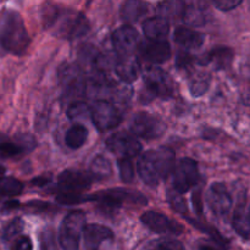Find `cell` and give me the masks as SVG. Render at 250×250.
<instances>
[{
    "instance_id": "6da1fadb",
    "label": "cell",
    "mask_w": 250,
    "mask_h": 250,
    "mask_svg": "<svg viewBox=\"0 0 250 250\" xmlns=\"http://www.w3.org/2000/svg\"><path fill=\"white\" fill-rule=\"evenodd\" d=\"M175 168V151L161 146L142 154L137 163V171L142 180L150 187H155L167 178Z\"/></svg>"
},
{
    "instance_id": "7a4b0ae2",
    "label": "cell",
    "mask_w": 250,
    "mask_h": 250,
    "mask_svg": "<svg viewBox=\"0 0 250 250\" xmlns=\"http://www.w3.org/2000/svg\"><path fill=\"white\" fill-rule=\"evenodd\" d=\"M29 45L23 19L17 11L6 9L0 15V48L9 54L22 55Z\"/></svg>"
},
{
    "instance_id": "3957f363",
    "label": "cell",
    "mask_w": 250,
    "mask_h": 250,
    "mask_svg": "<svg viewBox=\"0 0 250 250\" xmlns=\"http://www.w3.org/2000/svg\"><path fill=\"white\" fill-rule=\"evenodd\" d=\"M46 27L55 29V34L66 39H75L84 36L89 29L87 19L81 12L72 10L49 12L45 17Z\"/></svg>"
},
{
    "instance_id": "277c9868",
    "label": "cell",
    "mask_w": 250,
    "mask_h": 250,
    "mask_svg": "<svg viewBox=\"0 0 250 250\" xmlns=\"http://www.w3.org/2000/svg\"><path fill=\"white\" fill-rule=\"evenodd\" d=\"M88 202H97L99 207L104 208V210L115 211L126 204L139 205V207L146 205L148 200L138 192L124 189V188H115V189L102 190L95 194L88 195Z\"/></svg>"
},
{
    "instance_id": "5b68a950",
    "label": "cell",
    "mask_w": 250,
    "mask_h": 250,
    "mask_svg": "<svg viewBox=\"0 0 250 250\" xmlns=\"http://www.w3.org/2000/svg\"><path fill=\"white\" fill-rule=\"evenodd\" d=\"M85 229V214L82 210L68 212L59 231V243L62 250H78L81 236Z\"/></svg>"
},
{
    "instance_id": "8992f818",
    "label": "cell",
    "mask_w": 250,
    "mask_h": 250,
    "mask_svg": "<svg viewBox=\"0 0 250 250\" xmlns=\"http://www.w3.org/2000/svg\"><path fill=\"white\" fill-rule=\"evenodd\" d=\"M129 129L137 137L144 139L159 138L166 131L165 122L149 112H137L131 120Z\"/></svg>"
},
{
    "instance_id": "52a82bcc",
    "label": "cell",
    "mask_w": 250,
    "mask_h": 250,
    "mask_svg": "<svg viewBox=\"0 0 250 250\" xmlns=\"http://www.w3.org/2000/svg\"><path fill=\"white\" fill-rule=\"evenodd\" d=\"M144 85L150 97L160 99H168L175 90V84L170 76L158 67H149L144 72Z\"/></svg>"
},
{
    "instance_id": "ba28073f",
    "label": "cell",
    "mask_w": 250,
    "mask_h": 250,
    "mask_svg": "<svg viewBox=\"0 0 250 250\" xmlns=\"http://www.w3.org/2000/svg\"><path fill=\"white\" fill-rule=\"evenodd\" d=\"M173 173V190L180 194L192 189L199 181V171L195 160L190 158H185L180 160L177 166H175Z\"/></svg>"
},
{
    "instance_id": "9c48e42d",
    "label": "cell",
    "mask_w": 250,
    "mask_h": 250,
    "mask_svg": "<svg viewBox=\"0 0 250 250\" xmlns=\"http://www.w3.org/2000/svg\"><path fill=\"white\" fill-rule=\"evenodd\" d=\"M90 119L99 131L105 132L119 126L121 122V114L111 103L99 99L90 109Z\"/></svg>"
},
{
    "instance_id": "30bf717a",
    "label": "cell",
    "mask_w": 250,
    "mask_h": 250,
    "mask_svg": "<svg viewBox=\"0 0 250 250\" xmlns=\"http://www.w3.org/2000/svg\"><path fill=\"white\" fill-rule=\"evenodd\" d=\"M90 173L78 170H66L58 177V188L60 194H82L92 186Z\"/></svg>"
},
{
    "instance_id": "8fae6325",
    "label": "cell",
    "mask_w": 250,
    "mask_h": 250,
    "mask_svg": "<svg viewBox=\"0 0 250 250\" xmlns=\"http://www.w3.org/2000/svg\"><path fill=\"white\" fill-rule=\"evenodd\" d=\"M112 45L119 58L133 55L134 51L141 46V37L131 24H125L112 34Z\"/></svg>"
},
{
    "instance_id": "7c38bea8",
    "label": "cell",
    "mask_w": 250,
    "mask_h": 250,
    "mask_svg": "<svg viewBox=\"0 0 250 250\" xmlns=\"http://www.w3.org/2000/svg\"><path fill=\"white\" fill-rule=\"evenodd\" d=\"M106 146L112 154L120 156V159H132L142 151V144L136 137L119 132L106 139Z\"/></svg>"
},
{
    "instance_id": "4fadbf2b",
    "label": "cell",
    "mask_w": 250,
    "mask_h": 250,
    "mask_svg": "<svg viewBox=\"0 0 250 250\" xmlns=\"http://www.w3.org/2000/svg\"><path fill=\"white\" fill-rule=\"evenodd\" d=\"M207 203L216 216H225L232 208V197L224 183H212L208 189Z\"/></svg>"
},
{
    "instance_id": "5bb4252c",
    "label": "cell",
    "mask_w": 250,
    "mask_h": 250,
    "mask_svg": "<svg viewBox=\"0 0 250 250\" xmlns=\"http://www.w3.org/2000/svg\"><path fill=\"white\" fill-rule=\"evenodd\" d=\"M141 221L156 233H170V234H181L183 231L182 225L173 220L168 219L166 215L160 214L156 211H146L141 216Z\"/></svg>"
},
{
    "instance_id": "9a60e30c",
    "label": "cell",
    "mask_w": 250,
    "mask_h": 250,
    "mask_svg": "<svg viewBox=\"0 0 250 250\" xmlns=\"http://www.w3.org/2000/svg\"><path fill=\"white\" fill-rule=\"evenodd\" d=\"M84 247L87 250H102V247L114 239V232L100 224H89L83 231Z\"/></svg>"
},
{
    "instance_id": "2e32d148",
    "label": "cell",
    "mask_w": 250,
    "mask_h": 250,
    "mask_svg": "<svg viewBox=\"0 0 250 250\" xmlns=\"http://www.w3.org/2000/svg\"><path fill=\"white\" fill-rule=\"evenodd\" d=\"M60 80L63 84L66 94L78 97L85 93L87 89V83L84 82L81 73L80 68L75 66L67 65L65 68L60 70Z\"/></svg>"
},
{
    "instance_id": "e0dca14e",
    "label": "cell",
    "mask_w": 250,
    "mask_h": 250,
    "mask_svg": "<svg viewBox=\"0 0 250 250\" xmlns=\"http://www.w3.org/2000/svg\"><path fill=\"white\" fill-rule=\"evenodd\" d=\"M36 146V142L31 137H22L17 141H10L7 138H0V159L20 158L28 153Z\"/></svg>"
},
{
    "instance_id": "ac0fdd59",
    "label": "cell",
    "mask_w": 250,
    "mask_h": 250,
    "mask_svg": "<svg viewBox=\"0 0 250 250\" xmlns=\"http://www.w3.org/2000/svg\"><path fill=\"white\" fill-rule=\"evenodd\" d=\"M141 55L151 63L166 62L171 58V46L166 41L151 42L141 44Z\"/></svg>"
},
{
    "instance_id": "d6986e66",
    "label": "cell",
    "mask_w": 250,
    "mask_h": 250,
    "mask_svg": "<svg viewBox=\"0 0 250 250\" xmlns=\"http://www.w3.org/2000/svg\"><path fill=\"white\" fill-rule=\"evenodd\" d=\"M234 53L231 48L227 46H215L200 58L198 62L200 65H210L215 70L227 68L233 61Z\"/></svg>"
},
{
    "instance_id": "ffe728a7",
    "label": "cell",
    "mask_w": 250,
    "mask_h": 250,
    "mask_svg": "<svg viewBox=\"0 0 250 250\" xmlns=\"http://www.w3.org/2000/svg\"><path fill=\"white\" fill-rule=\"evenodd\" d=\"M114 70L120 80L124 81L125 83H132L138 78L141 73V63L133 55L122 56L116 60Z\"/></svg>"
},
{
    "instance_id": "44dd1931",
    "label": "cell",
    "mask_w": 250,
    "mask_h": 250,
    "mask_svg": "<svg viewBox=\"0 0 250 250\" xmlns=\"http://www.w3.org/2000/svg\"><path fill=\"white\" fill-rule=\"evenodd\" d=\"M183 21L189 26L199 27L209 21V11L203 2H188L185 4L182 15Z\"/></svg>"
},
{
    "instance_id": "7402d4cb",
    "label": "cell",
    "mask_w": 250,
    "mask_h": 250,
    "mask_svg": "<svg viewBox=\"0 0 250 250\" xmlns=\"http://www.w3.org/2000/svg\"><path fill=\"white\" fill-rule=\"evenodd\" d=\"M143 31L146 38L151 42H163L170 32V24L167 20L160 16L148 19L143 23Z\"/></svg>"
},
{
    "instance_id": "603a6c76",
    "label": "cell",
    "mask_w": 250,
    "mask_h": 250,
    "mask_svg": "<svg viewBox=\"0 0 250 250\" xmlns=\"http://www.w3.org/2000/svg\"><path fill=\"white\" fill-rule=\"evenodd\" d=\"M173 38L178 45L187 49V50L199 49L205 41L204 34L187 28V27H177L175 33H173Z\"/></svg>"
},
{
    "instance_id": "cb8c5ba5",
    "label": "cell",
    "mask_w": 250,
    "mask_h": 250,
    "mask_svg": "<svg viewBox=\"0 0 250 250\" xmlns=\"http://www.w3.org/2000/svg\"><path fill=\"white\" fill-rule=\"evenodd\" d=\"M233 229L242 238L250 241V207L241 204L233 215Z\"/></svg>"
},
{
    "instance_id": "d4e9b609",
    "label": "cell",
    "mask_w": 250,
    "mask_h": 250,
    "mask_svg": "<svg viewBox=\"0 0 250 250\" xmlns=\"http://www.w3.org/2000/svg\"><path fill=\"white\" fill-rule=\"evenodd\" d=\"M148 5L139 0H129L126 1L121 7V17L127 23H133L141 20L146 14Z\"/></svg>"
},
{
    "instance_id": "484cf974",
    "label": "cell",
    "mask_w": 250,
    "mask_h": 250,
    "mask_svg": "<svg viewBox=\"0 0 250 250\" xmlns=\"http://www.w3.org/2000/svg\"><path fill=\"white\" fill-rule=\"evenodd\" d=\"M88 131L82 124L73 125L65 136V143L70 149H80L87 141Z\"/></svg>"
},
{
    "instance_id": "4316f807",
    "label": "cell",
    "mask_w": 250,
    "mask_h": 250,
    "mask_svg": "<svg viewBox=\"0 0 250 250\" xmlns=\"http://www.w3.org/2000/svg\"><path fill=\"white\" fill-rule=\"evenodd\" d=\"M210 85V75L208 72H197L190 77L189 90L193 97H202L207 93Z\"/></svg>"
},
{
    "instance_id": "83f0119b",
    "label": "cell",
    "mask_w": 250,
    "mask_h": 250,
    "mask_svg": "<svg viewBox=\"0 0 250 250\" xmlns=\"http://www.w3.org/2000/svg\"><path fill=\"white\" fill-rule=\"evenodd\" d=\"M112 173L111 164L105 156L98 155L95 156L94 160L90 165V176L93 180H104V178L110 177Z\"/></svg>"
},
{
    "instance_id": "f1b7e54d",
    "label": "cell",
    "mask_w": 250,
    "mask_h": 250,
    "mask_svg": "<svg viewBox=\"0 0 250 250\" xmlns=\"http://www.w3.org/2000/svg\"><path fill=\"white\" fill-rule=\"evenodd\" d=\"M183 10H185V2L183 1H165L161 2L158 7L159 16L163 19H178L182 17Z\"/></svg>"
},
{
    "instance_id": "f546056e",
    "label": "cell",
    "mask_w": 250,
    "mask_h": 250,
    "mask_svg": "<svg viewBox=\"0 0 250 250\" xmlns=\"http://www.w3.org/2000/svg\"><path fill=\"white\" fill-rule=\"evenodd\" d=\"M23 189V185L14 177H0V199L19 195Z\"/></svg>"
},
{
    "instance_id": "4dcf8cb0",
    "label": "cell",
    "mask_w": 250,
    "mask_h": 250,
    "mask_svg": "<svg viewBox=\"0 0 250 250\" xmlns=\"http://www.w3.org/2000/svg\"><path fill=\"white\" fill-rule=\"evenodd\" d=\"M88 115L90 116V109L83 102H73L67 109V116L71 121L84 120Z\"/></svg>"
},
{
    "instance_id": "1f68e13d",
    "label": "cell",
    "mask_w": 250,
    "mask_h": 250,
    "mask_svg": "<svg viewBox=\"0 0 250 250\" xmlns=\"http://www.w3.org/2000/svg\"><path fill=\"white\" fill-rule=\"evenodd\" d=\"M120 176L125 183H131L134 178V166L131 159H119L117 161Z\"/></svg>"
},
{
    "instance_id": "d6a6232c",
    "label": "cell",
    "mask_w": 250,
    "mask_h": 250,
    "mask_svg": "<svg viewBox=\"0 0 250 250\" xmlns=\"http://www.w3.org/2000/svg\"><path fill=\"white\" fill-rule=\"evenodd\" d=\"M167 199L170 205L172 207V209H175L176 211L180 212V214H187L188 212V207L186 200L183 199L182 195L180 193H177L176 190H168L167 192Z\"/></svg>"
},
{
    "instance_id": "836d02e7",
    "label": "cell",
    "mask_w": 250,
    "mask_h": 250,
    "mask_svg": "<svg viewBox=\"0 0 250 250\" xmlns=\"http://www.w3.org/2000/svg\"><path fill=\"white\" fill-rule=\"evenodd\" d=\"M22 229H23V221L20 219H15L14 221L10 222L9 225H7V227L5 229L4 231V239H12L14 237L19 236L20 233L22 232Z\"/></svg>"
},
{
    "instance_id": "e575fe53",
    "label": "cell",
    "mask_w": 250,
    "mask_h": 250,
    "mask_svg": "<svg viewBox=\"0 0 250 250\" xmlns=\"http://www.w3.org/2000/svg\"><path fill=\"white\" fill-rule=\"evenodd\" d=\"M148 250H185V248L177 241H160L154 243Z\"/></svg>"
},
{
    "instance_id": "d590c367",
    "label": "cell",
    "mask_w": 250,
    "mask_h": 250,
    "mask_svg": "<svg viewBox=\"0 0 250 250\" xmlns=\"http://www.w3.org/2000/svg\"><path fill=\"white\" fill-rule=\"evenodd\" d=\"M11 250H33V243L27 236H19L14 241Z\"/></svg>"
},
{
    "instance_id": "8d00e7d4",
    "label": "cell",
    "mask_w": 250,
    "mask_h": 250,
    "mask_svg": "<svg viewBox=\"0 0 250 250\" xmlns=\"http://www.w3.org/2000/svg\"><path fill=\"white\" fill-rule=\"evenodd\" d=\"M198 250H226L222 239H210V241H203L198 247Z\"/></svg>"
},
{
    "instance_id": "74e56055",
    "label": "cell",
    "mask_w": 250,
    "mask_h": 250,
    "mask_svg": "<svg viewBox=\"0 0 250 250\" xmlns=\"http://www.w3.org/2000/svg\"><path fill=\"white\" fill-rule=\"evenodd\" d=\"M212 4L221 11H229L242 4V0H215Z\"/></svg>"
},
{
    "instance_id": "f35d334b",
    "label": "cell",
    "mask_w": 250,
    "mask_h": 250,
    "mask_svg": "<svg viewBox=\"0 0 250 250\" xmlns=\"http://www.w3.org/2000/svg\"><path fill=\"white\" fill-rule=\"evenodd\" d=\"M194 61V58L188 53H180L177 56V66L181 68H187Z\"/></svg>"
},
{
    "instance_id": "ab89813d",
    "label": "cell",
    "mask_w": 250,
    "mask_h": 250,
    "mask_svg": "<svg viewBox=\"0 0 250 250\" xmlns=\"http://www.w3.org/2000/svg\"><path fill=\"white\" fill-rule=\"evenodd\" d=\"M17 208H20V203L16 202V200H10V202L5 203V204L2 205L1 211H11V210L17 209Z\"/></svg>"
}]
</instances>
